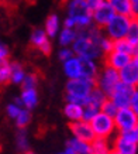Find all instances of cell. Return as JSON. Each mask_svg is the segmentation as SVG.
I'll return each instance as SVG.
<instances>
[{
  "mask_svg": "<svg viewBox=\"0 0 138 154\" xmlns=\"http://www.w3.org/2000/svg\"><path fill=\"white\" fill-rule=\"evenodd\" d=\"M79 62H80V78L85 81L94 82L100 69L97 62L93 60H85V58H79Z\"/></svg>",
  "mask_w": 138,
  "mask_h": 154,
  "instance_id": "5bb4252c",
  "label": "cell"
},
{
  "mask_svg": "<svg viewBox=\"0 0 138 154\" xmlns=\"http://www.w3.org/2000/svg\"><path fill=\"white\" fill-rule=\"evenodd\" d=\"M26 74L27 72H26L24 65L21 62H17V61L10 62V82H13L16 85H21Z\"/></svg>",
  "mask_w": 138,
  "mask_h": 154,
  "instance_id": "d6986e66",
  "label": "cell"
},
{
  "mask_svg": "<svg viewBox=\"0 0 138 154\" xmlns=\"http://www.w3.org/2000/svg\"><path fill=\"white\" fill-rule=\"evenodd\" d=\"M113 50L118 52H123V54H127L130 57H138V47H134L131 45L125 38L123 40H117V41H113Z\"/></svg>",
  "mask_w": 138,
  "mask_h": 154,
  "instance_id": "44dd1931",
  "label": "cell"
},
{
  "mask_svg": "<svg viewBox=\"0 0 138 154\" xmlns=\"http://www.w3.org/2000/svg\"><path fill=\"white\" fill-rule=\"evenodd\" d=\"M110 154H120V153H117V151H114V150L111 149V151H110Z\"/></svg>",
  "mask_w": 138,
  "mask_h": 154,
  "instance_id": "7bdbcfd3",
  "label": "cell"
},
{
  "mask_svg": "<svg viewBox=\"0 0 138 154\" xmlns=\"http://www.w3.org/2000/svg\"><path fill=\"white\" fill-rule=\"evenodd\" d=\"M111 146L109 140L104 139H94L90 143V154H110Z\"/></svg>",
  "mask_w": 138,
  "mask_h": 154,
  "instance_id": "d4e9b609",
  "label": "cell"
},
{
  "mask_svg": "<svg viewBox=\"0 0 138 154\" xmlns=\"http://www.w3.org/2000/svg\"><path fill=\"white\" fill-rule=\"evenodd\" d=\"M75 21H74V19H70V17H65V20H64V28H70V30H75Z\"/></svg>",
  "mask_w": 138,
  "mask_h": 154,
  "instance_id": "60d3db41",
  "label": "cell"
},
{
  "mask_svg": "<svg viewBox=\"0 0 138 154\" xmlns=\"http://www.w3.org/2000/svg\"><path fill=\"white\" fill-rule=\"evenodd\" d=\"M131 60H133V57L113 50V51L109 52L107 55H104V65L118 72V71H121L125 65H128L130 62H131Z\"/></svg>",
  "mask_w": 138,
  "mask_h": 154,
  "instance_id": "4fadbf2b",
  "label": "cell"
},
{
  "mask_svg": "<svg viewBox=\"0 0 138 154\" xmlns=\"http://www.w3.org/2000/svg\"><path fill=\"white\" fill-rule=\"evenodd\" d=\"M38 85V75L35 72H28L24 76L21 82V91H28V89H37Z\"/></svg>",
  "mask_w": 138,
  "mask_h": 154,
  "instance_id": "83f0119b",
  "label": "cell"
},
{
  "mask_svg": "<svg viewBox=\"0 0 138 154\" xmlns=\"http://www.w3.org/2000/svg\"><path fill=\"white\" fill-rule=\"evenodd\" d=\"M130 109L134 110L135 113H138V91H135L131 96V100H130Z\"/></svg>",
  "mask_w": 138,
  "mask_h": 154,
  "instance_id": "ab89813d",
  "label": "cell"
},
{
  "mask_svg": "<svg viewBox=\"0 0 138 154\" xmlns=\"http://www.w3.org/2000/svg\"><path fill=\"white\" fill-rule=\"evenodd\" d=\"M72 57H75V55H74V52H72V50H70V47H61V50L58 51V58L62 62L70 60Z\"/></svg>",
  "mask_w": 138,
  "mask_h": 154,
  "instance_id": "8d00e7d4",
  "label": "cell"
},
{
  "mask_svg": "<svg viewBox=\"0 0 138 154\" xmlns=\"http://www.w3.org/2000/svg\"><path fill=\"white\" fill-rule=\"evenodd\" d=\"M58 154H75L74 151H70L69 149H65V151H62V153H58Z\"/></svg>",
  "mask_w": 138,
  "mask_h": 154,
  "instance_id": "b9f144b4",
  "label": "cell"
},
{
  "mask_svg": "<svg viewBox=\"0 0 138 154\" xmlns=\"http://www.w3.org/2000/svg\"><path fill=\"white\" fill-rule=\"evenodd\" d=\"M44 31H45L46 37L48 38H55L58 35L61 30V20H59V16L55 13L50 14L45 20V26L42 28Z\"/></svg>",
  "mask_w": 138,
  "mask_h": 154,
  "instance_id": "2e32d148",
  "label": "cell"
},
{
  "mask_svg": "<svg viewBox=\"0 0 138 154\" xmlns=\"http://www.w3.org/2000/svg\"><path fill=\"white\" fill-rule=\"evenodd\" d=\"M30 42H31L35 48H38L44 55H50L51 51H52L51 40L46 37L45 31H44L42 28H35V30H32L31 35H30Z\"/></svg>",
  "mask_w": 138,
  "mask_h": 154,
  "instance_id": "7c38bea8",
  "label": "cell"
},
{
  "mask_svg": "<svg viewBox=\"0 0 138 154\" xmlns=\"http://www.w3.org/2000/svg\"><path fill=\"white\" fill-rule=\"evenodd\" d=\"M130 10H131V20H137L138 17V2L130 0Z\"/></svg>",
  "mask_w": 138,
  "mask_h": 154,
  "instance_id": "f35d334b",
  "label": "cell"
},
{
  "mask_svg": "<svg viewBox=\"0 0 138 154\" xmlns=\"http://www.w3.org/2000/svg\"><path fill=\"white\" fill-rule=\"evenodd\" d=\"M110 6L114 14L124 16L131 19V10H130V0H110Z\"/></svg>",
  "mask_w": 138,
  "mask_h": 154,
  "instance_id": "603a6c76",
  "label": "cell"
},
{
  "mask_svg": "<svg viewBox=\"0 0 138 154\" xmlns=\"http://www.w3.org/2000/svg\"><path fill=\"white\" fill-rule=\"evenodd\" d=\"M21 103H23V109H27L31 112L34 107L38 105L40 96H38L37 89H28V91H21V95L19 96Z\"/></svg>",
  "mask_w": 138,
  "mask_h": 154,
  "instance_id": "e0dca14e",
  "label": "cell"
},
{
  "mask_svg": "<svg viewBox=\"0 0 138 154\" xmlns=\"http://www.w3.org/2000/svg\"><path fill=\"white\" fill-rule=\"evenodd\" d=\"M114 16L116 14H114V11H113V9H111L110 2L101 0L100 6L92 11V23H93V26H96L97 28H101V30H103Z\"/></svg>",
  "mask_w": 138,
  "mask_h": 154,
  "instance_id": "9c48e42d",
  "label": "cell"
},
{
  "mask_svg": "<svg viewBox=\"0 0 138 154\" xmlns=\"http://www.w3.org/2000/svg\"><path fill=\"white\" fill-rule=\"evenodd\" d=\"M90 127H92L93 134H94L96 139L109 140L111 136H114L116 133H117L113 119H111V117H107L106 115H103V113H100V112L90 122Z\"/></svg>",
  "mask_w": 138,
  "mask_h": 154,
  "instance_id": "5b68a950",
  "label": "cell"
},
{
  "mask_svg": "<svg viewBox=\"0 0 138 154\" xmlns=\"http://www.w3.org/2000/svg\"><path fill=\"white\" fill-rule=\"evenodd\" d=\"M135 91L137 88H131V86H127V85L118 82L114 91L109 96V99L114 103L117 109H125V107H130V100Z\"/></svg>",
  "mask_w": 138,
  "mask_h": 154,
  "instance_id": "52a82bcc",
  "label": "cell"
},
{
  "mask_svg": "<svg viewBox=\"0 0 138 154\" xmlns=\"http://www.w3.org/2000/svg\"><path fill=\"white\" fill-rule=\"evenodd\" d=\"M66 149L74 151L75 154H90V144L78 140L75 137H70L69 140H66Z\"/></svg>",
  "mask_w": 138,
  "mask_h": 154,
  "instance_id": "7402d4cb",
  "label": "cell"
},
{
  "mask_svg": "<svg viewBox=\"0 0 138 154\" xmlns=\"http://www.w3.org/2000/svg\"><path fill=\"white\" fill-rule=\"evenodd\" d=\"M64 115L70 123L82 120L83 115V107L78 106V105H72V103H65L64 106Z\"/></svg>",
  "mask_w": 138,
  "mask_h": 154,
  "instance_id": "ffe728a7",
  "label": "cell"
},
{
  "mask_svg": "<svg viewBox=\"0 0 138 154\" xmlns=\"http://www.w3.org/2000/svg\"><path fill=\"white\" fill-rule=\"evenodd\" d=\"M69 129H70V133H72V137L78 139V140H82L85 143H92L96 137L93 134V130L90 127V123L88 122H75V123H69Z\"/></svg>",
  "mask_w": 138,
  "mask_h": 154,
  "instance_id": "8fae6325",
  "label": "cell"
},
{
  "mask_svg": "<svg viewBox=\"0 0 138 154\" xmlns=\"http://www.w3.org/2000/svg\"><path fill=\"white\" fill-rule=\"evenodd\" d=\"M99 48H100V51H101V54H103V57L107 55L109 52L113 51V41H111L110 38H107L106 35H104V37L99 41Z\"/></svg>",
  "mask_w": 138,
  "mask_h": 154,
  "instance_id": "e575fe53",
  "label": "cell"
},
{
  "mask_svg": "<svg viewBox=\"0 0 138 154\" xmlns=\"http://www.w3.org/2000/svg\"><path fill=\"white\" fill-rule=\"evenodd\" d=\"M107 100V96L103 92H101L100 89H97L96 86H93V89L90 91V94H89V105H92V106L97 107L99 110H100L101 105Z\"/></svg>",
  "mask_w": 138,
  "mask_h": 154,
  "instance_id": "4316f807",
  "label": "cell"
},
{
  "mask_svg": "<svg viewBox=\"0 0 138 154\" xmlns=\"http://www.w3.org/2000/svg\"><path fill=\"white\" fill-rule=\"evenodd\" d=\"M14 122H16V126L19 129H26L31 123V112L27 109H21V112L14 119Z\"/></svg>",
  "mask_w": 138,
  "mask_h": 154,
  "instance_id": "f1b7e54d",
  "label": "cell"
},
{
  "mask_svg": "<svg viewBox=\"0 0 138 154\" xmlns=\"http://www.w3.org/2000/svg\"><path fill=\"white\" fill-rule=\"evenodd\" d=\"M117 107H116V105L113 102H111L110 99L107 98V100L103 105H101L100 107V113H103V115H106L107 117H111V119H114L116 116V113H117Z\"/></svg>",
  "mask_w": 138,
  "mask_h": 154,
  "instance_id": "4dcf8cb0",
  "label": "cell"
},
{
  "mask_svg": "<svg viewBox=\"0 0 138 154\" xmlns=\"http://www.w3.org/2000/svg\"><path fill=\"white\" fill-rule=\"evenodd\" d=\"M70 50L75 57L78 58H85V60H93L96 61L99 58H103L100 48L97 44L90 41L86 37H76L74 44L70 45Z\"/></svg>",
  "mask_w": 138,
  "mask_h": 154,
  "instance_id": "7a4b0ae2",
  "label": "cell"
},
{
  "mask_svg": "<svg viewBox=\"0 0 138 154\" xmlns=\"http://www.w3.org/2000/svg\"><path fill=\"white\" fill-rule=\"evenodd\" d=\"M64 72L68 79H79L80 78V62L78 57H72L70 60L64 62Z\"/></svg>",
  "mask_w": 138,
  "mask_h": 154,
  "instance_id": "ac0fdd59",
  "label": "cell"
},
{
  "mask_svg": "<svg viewBox=\"0 0 138 154\" xmlns=\"http://www.w3.org/2000/svg\"><path fill=\"white\" fill-rule=\"evenodd\" d=\"M58 42L61 47H70L74 41L76 40V31L70 30V28H62L58 33Z\"/></svg>",
  "mask_w": 138,
  "mask_h": 154,
  "instance_id": "cb8c5ba5",
  "label": "cell"
},
{
  "mask_svg": "<svg viewBox=\"0 0 138 154\" xmlns=\"http://www.w3.org/2000/svg\"><path fill=\"white\" fill-rule=\"evenodd\" d=\"M118 79L121 84L137 88L138 85V57H134L128 65H125L121 71H118Z\"/></svg>",
  "mask_w": 138,
  "mask_h": 154,
  "instance_id": "30bf717a",
  "label": "cell"
},
{
  "mask_svg": "<svg viewBox=\"0 0 138 154\" xmlns=\"http://www.w3.org/2000/svg\"><path fill=\"white\" fill-rule=\"evenodd\" d=\"M23 154H35V153H32V151H27V153H23Z\"/></svg>",
  "mask_w": 138,
  "mask_h": 154,
  "instance_id": "ee69618b",
  "label": "cell"
},
{
  "mask_svg": "<svg viewBox=\"0 0 138 154\" xmlns=\"http://www.w3.org/2000/svg\"><path fill=\"white\" fill-rule=\"evenodd\" d=\"M117 134L123 139V140L128 141V143H133V144H138V127L137 129H131V130L127 131H121V133H117Z\"/></svg>",
  "mask_w": 138,
  "mask_h": 154,
  "instance_id": "836d02e7",
  "label": "cell"
},
{
  "mask_svg": "<svg viewBox=\"0 0 138 154\" xmlns=\"http://www.w3.org/2000/svg\"><path fill=\"white\" fill-rule=\"evenodd\" d=\"M133 20L130 17H124V16H117L109 21L106 27L103 28V34L107 38H110L111 41H117V40H123L125 38L127 33H128V28L131 26Z\"/></svg>",
  "mask_w": 138,
  "mask_h": 154,
  "instance_id": "3957f363",
  "label": "cell"
},
{
  "mask_svg": "<svg viewBox=\"0 0 138 154\" xmlns=\"http://www.w3.org/2000/svg\"><path fill=\"white\" fill-rule=\"evenodd\" d=\"M9 55H10L9 47L6 45L4 42L0 41V64H3V62H7V61H9Z\"/></svg>",
  "mask_w": 138,
  "mask_h": 154,
  "instance_id": "74e56055",
  "label": "cell"
},
{
  "mask_svg": "<svg viewBox=\"0 0 138 154\" xmlns=\"http://www.w3.org/2000/svg\"><path fill=\"white\" fill-rule=\"evenodd\" d=\"M99 109L94 106H92V105H86V106L83 107V115H82V120L83 122H88V123H90V122L94 119V117L99 115Z\"/></svg>",
  "mask_w": 138,
  "mask_h": 154,
  "instance_id": "d6a6232c",
  "label": "cell"
},
{
  "mask_svg": "<svg viewBox=\"0 0 138 154\" xmlns=\"http://www.w3.org/2000/svg\"><path fill=\"white\" fill-rule=\"evenodd\" d=\"M16 147L20 151V154L30 151V141H28V134L26 129H19L16 134Z\"/></svg>",
  "mask_w": 138,
  "mask_h": 154,
  "instance_id": "484cf974",
  "label": "cell"
},
{
  "mask_svg": "<svg viewBox=\"0 0 138 154\" xmlns=\"http://www.w3.org/2000/svg\"><path fill=\"white\" fill-rule=\"evenodd\" d=\"M114 127L117 133L121 131H127L131 129H137L138 127V113H135L134 110H131L130 107L125 109H118L116 113L114 119Z\"/></svg>",
  "mask_w": 138,
  "mask_h": 154,
  "instance_id": "8992f818",
  "label": "cell"
},
{
  "mask_svg": "<svg viewBox=\"0 0 138 154\" xmlns=\"http://www.w3.org/2000/svg\"><path fill=\"white\" fill-rule=\"evenodd\" d=\"M10 82V61L0 64V86H4Z\"/></svg>",
  "mask_w": 138,
  "mask_h": 154,
  "instance_id": "1f68e13d",
  "label": "cell"
},
{
  "mask_svg": "<svg viewBox=\"0 0 138 154\" xmlns=\"http://www.w3.org/2000/svg\"><path fill=\"white\" fill-rule=\"evenodd\" d=\"M111 149L120 154H137L138 144L128 143V141L123 140L118 134H116L114 140H113V144H111Z\"/></svg>",
  "mask_w": 138,
  "mask_h": 154,
  "instance_id": "9a60e30c",
  "label": "cell"
},
{
  "mask_svg": "<svg viewBox=\"0 0 138 154\" xmlns=\"http://www.w3.org/2000/svg\"><path fill=\"white\" fill-rule=\"evenodd\" d=\"M118 82H120L118 72L114 69H111V68H109V66H106V65H103L100 69H99L97 78H96V81H94V86H96L97 89H100L101 92L109 98Z\"/></svg>",
  "mask_w": 138,
  "mask_h": 154,
  "instance_id": "277c9868",
  "label": "cell"
},
{
  "mask_svg": "<svg viewBox=\"0 0 138 154\" xmlns=\"http://www.w3.org/2000/svg\"><path fill=\"white\" fill-rule=\"evenodd\" d=\"M66 16L74 19L75 30H82L92 26V11L86 0H70L66 6Z\"/></svg>",
  "mask_w": 138,
  "mask_h": 154,
  "instance_id": "6da1fadb",
  "label": "cell"
},
{
  "mask_svg": "<svg viewBox=\"0 0 138 154\" xmlns=\"http://www.w3.org/2000/svg\"><path fill=\"white\" fill-rule=\"evenodd\" d=\"M21 112V107H19L16 103H9L7 106H6V113H7V116L10 117V119H16V117L19 116V113Z\"/></svg>",
  "mask_w": 138,
  "mask_h": 154,
  "instance_id": "d590c367",
  "label": "cell"
},
{
  "mask_svg": "<svg viewBox=\"0 0 138 154\" xmlns=\"http://www.w3.org/2000/svg\"><path fill=\"white\" fill-rule=\"evenodd\" d=\"M125 40L134 45V47H138V20H133L131 21V26L128 28V33L125 35Z\"/></svg>",
  "mask_w": 138,
  "mask_h": 154,
  "instance_id": "f546056e",
  "label": "cell"
},
{
  "mask_svg": "<svg viewBox=\"0 0 138 154\" xmlns=\"http://www.w3.org/2000/svg\"><path fill=\"white\" fill-rule=\"evenodd\" d=\"M94 86V82L85 81L82 78L79 79H68L65 85V95L76 96V98H89L90 91Z\"/></svg>",
  "mask_w": 138,
  "mask_h": 154,
  "instance_id": "ba28073f",
  "label": "cell"
}]
</instances>
